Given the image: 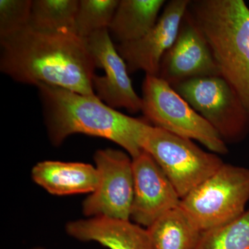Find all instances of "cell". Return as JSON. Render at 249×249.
I'll return each instance as SVG.
<instances>
[{"label":"cell","instance_id":"cell-12","mask_svg":"<svg viewBox=\"0 0 249 249\" xmlns=\"http://www.w3.org/2000/svg\"><path fill=\"white\" fill-rule=\"evenodd\" d=\"M134 198L130 220L150 227L159 218L179 206L181 197L148 152L132 159Z\"/></svg>","mask_w":249,"mask_h":249},{"label":"cell","instance_id":"cell-1","mask_svg":"<svg viewBox=\"0 0 249 249\" xmlns=\"http://www.w3.org/2000/svg\"><path fill=\"white\" fill-rule=\"evenodd\" d=\"M0 42V70L15 81L96 96V62L85 39L75 33L42 32L29 26Z\"/></svg>","mask_w":249,"mask_h":249},{"label":"cell","instance_id":"cell-9","mask_svg":"<svg viewBox=\"0 0 249 249\" xmlns=\"http://www.w3.org/2000/svg\"><path fill=\"white\" fill-rule=\"evenodd\" d=\"M85 40L96 67L105 71L104 76H93L96 96L114 109L124 108L132 114L142 111V97L134 91L127 65L113 44L108 29L96 31Z\"/></svg>","mask_w":249,"mask_h":249},{"label":"cell","instance_id":"cell-3","mask_svg":"<svg viewBox=\"0 0 249 249\" xmlns=\"http://www.w3.org/2000/svg\"><path fill=\"white\" fill-rule=\"evenodd\" d=\"M188 11L204 34L221 76L249 116V8L243 0H195Z\"/></svg>","mask_w":249,"mask_h":249},{"label":"cell","instance_id":"cell-7","mask_svg":"<svg viewBox=\"0 0 249 249\" xmlns=\"http://www.w3.org/2000/svg\"><path fill=\"white\" fill-rule=\"evenodd\" d=\"M173 88L215 129L226 143L242 142L248 135V112L222 76L193 78Z\"/></svg>","mask_w":249,"mask_h":249},{"label":"cell","instance_id":"cell-16","mask_svg":"<svg viewBox=\"0 0 249 249\" xmlns=\"http://www.w3.org/2000/svg\"><path fill=\"white\" fill-rule=\"evenodd\" d=\"M147 230L153 249H196L202 232L180 206L159 218Z\"/></svg>","mask_w":249,"mask_h":249},{"label":"cell","instance_id":"cell-10","mask_svg":"<svg viewBox=\"0 0 249 249\" xmlns=\"http://www.w3.org/2000/svg\"><path fill=\"white\" fill-rule=\"evenodd\" d=\"M212 76H221L219 68L206 37L187 10L176 40L162 59L158 76L173 87Z\"/></svg>","mask_w":249,"mask_h":249},{"label":"cell","instance_id":"cell-19","mask_svg":"<svg viewBox=\"0 0 249 249\" xmlns=\"http://www.w3.org/2000/svg\"><path fill=\"white\" fill-rule=\"evenodd\" d=\"M119 1L81 0L76 19V33L83 39L93 33L109 29Z\"/></svg>","mask_w":249,"mask_h":249},{"label":"cell","instance_id":"cell-2","mask_svg":"<svg viewBox=\"0 0 249 249\" xmlns=\"http://www.w3.org/2000/svg\"><path fill=\"white\" fill-rule=\"evenodd\" d=\"M49 137L59 146L73 134L107 139L120 145L131 158L144 151L142 136L150 124L119 112L96 96H87L60 87L37 85Z\"/></svg>","mask_w":249,"mask_h":249},{"label":"cell","instance_id":"cell-11","mask_svg":"<svg viewBox=\"0 0 249 249\" xmlns=\"http://www.w3.org/2000/svg\"><path fill=\"white\" fill-rule=\"evenodd\" d=\"M191 0H172L167 3L155 27L142 38L120 43L118 52L129 73L138 71L158 76L160 62L178 37Z\"/></svg>","mask_w":249,"mask_h":249},{"label":"cell","instance_id":"cell-17","mask_svg":"<svg viewBox=\"0 0 249 249\" xmlns=\"http://www.w3.org/2000/svg\"><path fill=\"white\" fill-rule=\"evenodd\" d=\"M79 1L35 0L33 1L29 27L47 33H76Z\"/></svg>","mask_w":249,"mask_h":249},{"label":"cell","instance_id":"cell-5","mask_svg":"<svg viewBox=\"0 0 249 249\" xmlns=\"http://www.w3.org/2000/svg\"><path fill=\"white\" fill-rule=\"evenodd\" d=\"M142 101V114L152 125L196 141L217 155L228 153L227 143L215 129L164 80L145 75Z\"/></svg>","mask_w":249,"mask_h":249},{"label":"cell","instance_id":"cell-6","mask_svg":"<svg viewBox=\"0 0 249 249\" xmlns=\"http://www.w3.org/2000/svg\"><path fill=\"white\" fill-rule=\"evenodd\" d=\"M142 146L158 163L181 199L224 163L217 154L204 151L191 139L150 124L142 136Z\"/></svg>","mask_w":249,"mask_h":249},{"label":"cell","instance_id":"cell-14","mask_svg":"<svg viewBox=\"0 0 249 249\" xmlns=\"http://www.w3.org/2000/svg\"><path fill=\"white\" fill-rule=\"evenodd\" d=\"M34 182L55 196L91 193L99 183L96 167L80 162L45 160L31 170Z\"/></svg>","mask_w":249,"mask_h":249},{"label":"cell","instance_id":"cell-15","mask_svg":"<svg viewBox=\"0 0 249 249\" xmlns=\"http://www.w3.org/2000/svg\"><path fill=\"white\" fill-rule=\"evenodd\" d=\"M163 0H121L108 31L120 43L139 40L155 27Z\"/></svg>","mask_w":249,"mask_h":249},{"label":"cell","instance_id":"cell-4","mask_svg":"<svg viewBox=\"0 0 249 249\" xmlns=\"http://www.w3.org/2000/svg\"><path fill=\"white\" fill-rule=\"evenodd\" d=\"M249 201V169L224 163L182 198L179 206L204 232L241 217Z\"/></svg>","mask_w":249,"mask_h":249},{"label":"cell","instance_id":"cell-8","mask_svg":"<svg viewBox=\"0 0 249 249\" xmlns=\"http://www.w3.org/2000/svg\"><path fill=\"white\" fill-rule=\"evenodd\" d=\"M94 161L99 183L83 201V213L89 217L130 220L134 198L132 159L121 150L108 148L98 150Z\"/></svg>","mask_w":249,"mask_h":249},{"label":"cell","instance_id":"cell-20","mask_svg":"<svg viewBox=\"0 0 249 249\" xmlns=\"http://www.w3.org/2000/svg\"><path fill=\"white\" fill-rule=\"evenodd\" d=\"M33 1H0V39L14 35L29 27Z\"/></svg>","mask_w":249,"mask_h":249},{"label":"cell","instance_id":"cell-13","mask_svg":"<svg viewBox=\"0 0 249 249\" xmlns=\"http://www.w3.org/2000/svg\"><path fill=\"white\" fill-rule=\"evenodd\" d=\"M67 233L82 242H95L109 249H153L147 229L131 220L105 217L69 222Z\"/></svg>","mask_w":249,"mask_h":249},{"label":"cell","instance_id":"cell-18","mask_svg":"<svg viewBox=\"0 0 249 249\" xmlns=\"http://www.w3.org/2000/svg\"><path fill=\"white\" fill-rule=\"evenodd\" d=\"M196 249H249V210L232 222L201 232Z\"/></svg>","mask_w":249,"mask_h":249},{"label":"cell","instance_id":"cell-21","mask_svg":"<svg viewBox=\"0 0 249 249\" xmlns=\"http://www.w3.org/2000/svg\"><path fill=\"white\" fill-rule=\"evenodd\" d=\"M43 249V248H34V249Z\"/></svg>","mask_w":249,"mask_h":249}]
</instances>
